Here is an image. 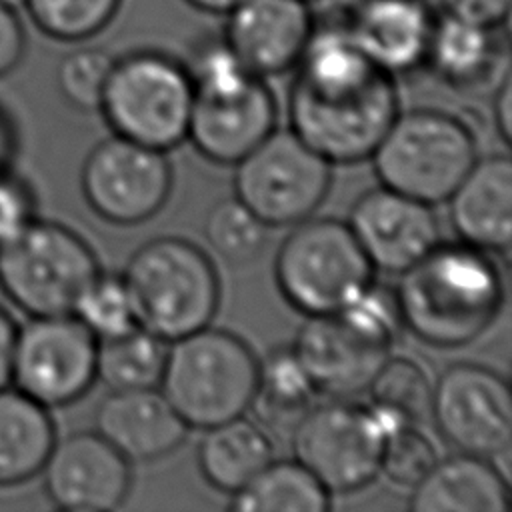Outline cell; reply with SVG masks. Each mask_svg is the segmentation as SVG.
<instances>
[{
  "label": "cell",
  "instance_id": "31",
  "mask_svg": "<svg viewBox=\"0 0 512 512\" xmlns=\"http://www.w3.org/2000/svg\"><path fill=\"white\" fill-rule=\"evenodd\" d=\"M268 228L258 214L234 196L212 206L204 222V236L218 256L232 264H246L264 250Z\"/></svg>",
  "mask_w": 512,
  "mask_h": 512
},
{
  "label": "cell",
  "instance_id": "36",
  "mask_svg": "<svg viewBox=\"0 0 512 512\" xmlns=\"http://www.w3.org/2000/svg\"><path fill=\"white\" fill-rule=\"evenodd\" d=\"M26 52V30L16 6L0 2V78L18 68Z\"/></svg>",
  "mask_w": 512,
  "mask_h": 512
},
{
  "label": "cell",
  "instance_id": "35",
  "mask_svg": "<svg viewBox=\"0 0 512 512\" xmlns=\"http://www.w3.org/2000/svg\"><path fill=\"white\" fill-rule=\"evenodd\" d=\"M36 200L30 184L12 172L0 170V246L10 242L36 218Z\"/></svg>",
  "mask_w": 512,
  "mask_h": 512
},
{
  "label": "cell",
  "instance_id": "21",
  "mask_svg": "<svg viewBox=\"0 0 512 512\" xmlns=\"http://www.w3.org/2000/svg\"><path fill=\"white\" fill-rule=\"evenodd\" d=\"M448 218L456 236L486 252H508L512 234V162L490 154L472 168L448 196Z\"/></svg>",
  "mask_w": 512,
  "mask_h": 512
},
{
  "label": "cell",
  "instance_id": "29",
  "mask_svg": "<svg viewBox=\"0 0 512 512\" xmlns=\"http://www.w3.org/2000/svg\"><path fill=\"white\" fill-rule=\"evenodd\" d=\"M432 388L434 382L422 364L406 356H390L366 390L370 392L368 404L394 422L422 426L430 420Z\"/></svg>",
  "mask_w": 512,
  "mask_h": 512
},
{
  "label": "cell",
  "instance_id": "18",
  "mask_svg": "<svg viewBox=\"0 0 512 512\" xmlns=\"http://www.w3.org/2000/svg\"><path fill=\"white\" fill-rule=\"evenodd\" d=\"M224 16V44L264 78L294 68L316 30L304 0H240Z\"/></svg>",
  "mask_w": 512,
  "mask_h": 512
},
{
  "label": "cell",
  "instance_id": "7",
  "mask_svg": "<svg viewBox=\"0 0 512 512\" xmlns=\"http://www.w3.org/2000/svg\"><path fill=\"white\" fill-rule=\"evenodd\" d=\"M478 158V144L464 118L416 108L398 112L370 154L382 186L442 204Z\"/></svg>",
  "mask_w": 512,
  "mask_h": 512
},
{
  "label": "cell",
  "instance_id": "20",
  "mask_svg": "<svg viewBox=\"0 0 512 512\" xmlns=\"http://www.w3.org/2000/svg\"><path fill=\"white\" fill-rule=\"evenodd\" d=\"M498 28L452 14L434 18L424 64L448 88L464 94L496 90L508 76V48Z\"/></svg>",
  "mask_w": 512,
  "mask_h": 512
},
{
  "label": "cell",
  "instance_id": "13",
  "mask_svg": "<svg viewBox=\"0 0 512 512\" xmlns=\"http://www.w3.org/2000/svg\"><path fill=\"white\" fill-rule=\"evenodd\" d=\"M98 338L74 316H30L18 326L10 384L46 408L80 400L96 382Z\"/></svg>",
  "mask_w": 512,
  "mask_h": 512
},
{
  "label": "cell",
  "instance_id": "41",
  "mask_svg": "<svg viewBox=\"0 0 512 512\" xmlns=\"http://www.w3.org/2000/svg\"><path fill=\"white\" fill-rule=\"evenodd\" d=\"M188 6L206 12V14H216V16H224L228 14L240 0H184Z\"/></svg>",
  "mask_w": 512,
  "mask_h": 512
},
{
  "label": "cell",
  "instance_id": "25",
  "mask_svg": "<svg viewBox=\"0 0 512 512\" xmlns=\"http://www.w3.org/2000/svg\"><path fill=\"white\" fill-rule=\"evenodd\" d=\"M274 460V446L256 420L244 416L204 428L198 466L210 486L234 494Z\"/></svg>",
  "mask_w": 512,
  "mask_h": 512
},
{
  "label": "cell",
  "instance_id": "33",
  "mask_svg": "<svg viewBox=\"0 0 512 512\" xmlns=\"http://www.w3.org/2000/svg\"><path fill=\"white\" fill-rule=\"evenodd\" d=\"M114 64V56L104 48L84 46L68 52L56 70V84L64 100L80 112H94Z\"/></svg>",
  "mask_w": 512,
  "mask_h": 512
},
{
  "label": "cell",
  "instance_id": "26",
  "mask_svg": "<svg viewBox=\"0 0 512 512\" xmlns=\"http://www.w3.org/2000/svg\"><path fill=\"white\" fill-rule=\"evenodd\" d=\"M314 388L292 346L270 350L258 360L256 386L248 410L264 430L292 432L314 404Z\"/></svg>",
  "mask_w": 512,
  "mask_h": 512
},
{
  "label": "cell",
  "instance_id": "17",
  "mask_svg": "<svg viewBox=\"0 0 512 512\" xmlns=\"http://www.w3.org/2000/svg\"><path fill=\"white\" fill-rule=\"evenodd\" d=\"M348 226L374 270L400 274L440 242V222L422 200L380 186L350 208Z\"/></svg>",
  "mask_w": 512,
  "mask_h": 512
},
{
  "label": "cell",
  "instance_id": "4",
  "mask_svg": "<svg viewBox=\"0 0 512 512\" xmlns=\"http://www.w3.org/2000/svg\"><path fill=\"white\" fill-rule=\"evenodd\" d=\"M186 68L192 78L190 142L210 162L236 164L274 130L272 90L222 38L198 46Z\"/></svg>",
  "mask_w": 512,
  "mask_h": 512
},
{
  "label": "cell",
  "instance_id": "15",
  "mask_svg": "<svg viewBox=\"0 0 512 512\" xmlns=\"http://www.w3.org/2000/svg\"><path fill=\"white\" fill-rule=\"evenodd\" d=\"M80 186L88 206L102 220L132 226L152 218L166 204L172 170L162 150L114 134L88 152Z\"/></svg>",
  "mask_w": 512,
  "mask_h": 512
},
{
  "label": "cell",
  "instance_id": "27",
  "mask_svg": "<svg viewBox=\"0 0 512 512\" xmlns=\"http://www.w3.org/2000/svg\"><path fill=\"white\" fill-rule=\"evenodd\" d=\"M330 492L296 458L270 462L232 494L236 512H326Z\"/></svg>",
  "mask_w": 512,
  "mask_h": 512
},
{
  "label": "cell",
  "instance_id": "34",
  "mask_svg": "<svg viewBox=\"0 0 512 512\" xmlns=\"http://www.w3.org/2000/svg\"><path fill=\"white\" fill-rule=\"evenodd\" d=\"M438 454L432 440L414 424H402L388 432L380 472L398 486H416L436 464Z\"/></svg>",
  "mask_w": 512,
  "mask_h": 512
},
{
  "label": "cell",
  "instance_id": "6",
  "mask_svg": "<svg viewBox=\"0 0 512 512\" xmlns=\"http://www.w3.org/2000/svg\"><path fill=\"white\" fill-rule=\"evenodd\" d=\"M256 374L250 346L208 324L172 340L158 386L188 428L204 430L248 412Z\"/></svg>",
  "mask_w": 512,
  "mask_h": 512
},
{
  "label": "cell",
  "instance_id": "43",
  "mask_svg": "<svg viewBox=\"0 0 512 512\" xmlns=\"http://www.w3.org/2000/svg\"><path fill=\"white\" fill-rule=\"evenodd\" d=\"M304 2H308V4H310V2H314V0H304Z\"/></svg>",
  "mask_w": 512,
  "mask_h": 512
},
{
  "label": "cell",
  "instance_id": "39",
  "mask_svg": "<svg viewBox=\"0 0 512 512\" xmlns=\"http://www.w3.org/2000/svg\"><path fill=\"white\" fill-rule=\"evenodd\" d=\"M494 122L500 138L508 144L512 132V90H510V74L496 86L494 90Z\"/></svg>",
  "mask_w": 512,
  "mask_h": 512
},
{
  "label": "cell",
  "instance_id": "40",
  "mask_svg": "<svg viewBox=\"0 0 512 512\" xmlns=\"http://www.w3.org/2000/svg\"><path fill=\"white\" fill-rule=\"evenodd\" d=\"M16 154V128L14 120L6 108L0 104V170L10 168V162Z\"/></svg>",
  "mask_w": 512,
  "mask_h": 512
},
{
  "label": "cell",
  "instance_id": "19",
  "mask_svg": "<svg viewBox=\"0 0 512 512\" xmlns=\"http://www.w3.org/2000/svg\"><path fill=\"white\" fill-rule=\"evenodd\" d=\"M96 432L128 462H150L174 452L188 424L154 386L110 390L96 408Z\"/></svg>",
  "mask_w": 512,
  "mask_h": 512
},
{
  "label": "cell",
  "instance_id": "42",
  "mask_svg": "<svg viewBox=\"0 0 512 512\" xmlns=\"http://www.w3.org/2000/svg\"><path fill=\"white\" fill-rule=\"evenodd\" d=\"M4 4H10V6H22V0H0Z\"/></svg>",
  "mask_w": 512,
  "mask_h": 512
},
{
  "label": "cell",
  "instance_id": "14",
  "mask_svg": "<svg viewBox=\"0 0 512 512\" xmlns=\"http://www.w3.org/2000/svg\"><path fill=\"white\" fill-rule=\"evenodd\" d=\"M430 420L458 452L494 460L510 452L512 394L504 376L476 362H456L432 388Z\"/></svg>",
  "mask_w": 512,
  "mask_h": 512
},
{
  "label": "cell",
  "instance_id": "5",
  "mask_svg": "<svg viewBox=\"0 0 512 512\" xmlns=\"http://www.w3.org/2000/svg\"><path fill=\"white\" fill-rule=\"evenodd\" d=\"M122 278L136 324L166 342L208 326L218 310L216 268L190 240L152 238L130 256Z\"/></svg>",
  "mask_w": 512,
  "mask_h": 512
},
{
  "label": "cell",
  "instance_id": "1",
  "mask_svg": "<svg viewBox=\"0 0 512 512\" xmlns=\"http://www.w3.org/2000/svg\"><path fill=\"white\" fill-rule=\"evenodd\" d=\"M394 78L346 26L314 30L288 90L290 130L330 164L362 162L400 112Z\"/></svg>",
  "mask_w": 512,
  "mask_h": 512
},
{
  "label": "cell",
  "instance_id": "37",
  "mask_svg": "<svg viewBox=\"0 0 512 512\" xmlns=\"http://www.w3.org/2000/svg\"><path fill=\"white\" fill-rule=\"evenodd\" d=\"M440 4L446 14L498 28L506 22L512 0H440Z\"/></svg>",
  "mask_w": 512,
  "mask_h": 512
},
{
  "label": "cell",
  "instance_id": "32",
  "mask_svg": "<svg viewBox=\"0 0 512 512\" xmlns=\"http://www.w3.org/2000/svg\"><path fill=\"white\" fill-rule=\"evenodd\" d=\"M72 314L98 338H114L136 326L122 274L98 272L80 294Z\"/></svg>",
  "mask_w": 512,
  "mask_h": 512
},
{
  "label": "cell",
  "instance_id": "38",
  "mask_svg": "<svg viewBox=\"0 0 512 512\" xmlns=\"http://www.w3.org/2000/svg\"><path fill=\"white\" fill-rule=\"evenodd\" d=\"M18 324L10 316V312L0 304V388L10 384L12 378V356L16 344Z\"/></svg>",
  "mask_w": 512,
  "mask_h": 512
},
{
  "label": "cell",
  "instance_id": "10",
  "mask_svg": "<svg viewBox=\"0 0 512 512\" xmlns=\"http://www.w3.org/2000/svg\"><path fill=\"white\" fill-rule=\"evenodd\" d=\"M98 272L90 244L60 222L34 218L0 246V294L28 316L72 314Z\"/></svg>",
  "mask_w": 512,
  "mask_h": 512
},
{
  "label": "cell",
  "instance_id": "22",
  "mask_svg": "<svg viewBox=\"0 0 512 512\" xmlns=\"http://www.w3.org/2000/svg\"><path fill=\"white\" fill-rule=\"evenodd\" d=\"M434 18L424 0H362L346 28L372 62L398 76L424 64Z\"/></svg>",
  "mask_w": 512,
  "mask_h": 512
},
{
  "label": "cell",
  "instance_id": "16",
  "mask_svg": "<svg viewBox=\"0 0 512 512\" xmlns=\"http://www.w3.org/2000/svg\"><path fill=\"white\" fill-rule=\"evenodd\" d=\"M44 490L66 512H110L130 490V462L96 430L56 438L44 466Z\"/></svg>",
  "mask_w": 512,
  "mask_h": 512
},
{
  "label": "cell",
  "instance_id": "3",
  "mask_svg": "<svg viewBox=\"0 0 512 512\" xmlns=\"http://www.w3.org/2000/svg\"><path fill=\"white\" fill-rule=\"evenodd\" d=\"M400 326L394 288L370 282L352 304L306 316L290 346L318 394L352 398L390 358Z\"/></svg>",
  "mask_w": 512,
  "mask_h": 512
},
{
  "label": "cell",
  "instance_id": "30",
  "mask_svg": "<svg viewBox=\"0 0 512 512\" xmlns=\"http://www.w3.org/2000/svg\"><path fill=\"white\" fill-rule=\"evenodd\" d=\"M32 24L58 42H84L100 34L122 0H22Z\"/></svg>",
  "mask_w": 512,
  "mask_h": 512
},
{
  "label": "cell",
  "instance_id": "11",
  "mask_svg": "<svg viewBox=\"0 0 512 512\" xmlns=\"http://www.w3.org/2000/svg\"><path fill=\"white\" fill-rule=\"evenodd\" d=\"M396 426L372 404L332 398L312 404L290 432L294 458L330 494L368 486L380 474L386 436Z\"/></svg>",
  "mask_w": 512,
  "mask_h": 512
},
{
  "label": "cell",
  "instance_id": "12",
  "mask_svg": "<svg viewBox=\"0 0 512 512\" xmlns=\"http://www.w3.org/2000/svg\"><path fill=\"white\" fill-rule=\"evenodd\" d=\"M330 166L290 128L272 130L236 162L234 192L268 226H294L326 198Z\"/></svg>",
  "mask_w": 512,
  "mask_h": 512
},
{
  "label": "cell",
  "instance_id": "24",
  "mask_svg": "<svg viewBox=\"0 0 512 512\" xmlns=\"http://www.w3.org/2000/svg\"><path fill=\"white\" fill-rule=\"evenodd\" d=\"M54 442L50 408L12 384L0 388V486H16L38 476Z\"/></svg>",
  "mask_w": 512,
  "mask_h": 512
},
{
  "label": "cell",
  "instance_id": "23",
  "mask_svg": "<svg viewBox=\"0 0 512 512\" xmlns=\"http://www.w3.org/2000/svg\"><path fill=\"white\" fill-rule=\"evenodd\" d=\"M510 478L490 458L458 452L436 460L432 470L412 486L414 512H508Z\"/></svg>",
  "mask_w": 512,
  "mask_h": 512
},
{
  "label": "cell",
  "instance_id": "8",
  "mask_svg": "<svg viewBox=\"0 0 512 512\" xmlns=\"http://www.w3.org/2000/svg\"><path fill=\"white\" fill-rule=\"evenodd\" d=\"M372 272L348 222L328 216L294 224L274 258L280 294L304 316L352 304L372 282Z\"/></svg>",
  "mask_w": 512,
  "mask_h": 512
},
{
  "label": "cell",
  "instance_id": "28",
  "mask_svg": "<svg viewBox=\"0 0 512 512\" xmlns=\"http://www.w3.org/2000/svg\"><path fill=\"white\" fill-rule=\"evenodd\" d=\"M166 352V340L136 324L124 334L98 340L96 380L108 390L154 388L160 382Z\"/></svg>",
  "mask_w": 512,
  "mask_h": 512
},
{
  "label": "cell",
  "instance_id": "2",
  "mask_svg": "<svg viewBox=\"0 0 512 512\" xmlns=\"http://www.w3.org/2000/svg\"><path fill=\"white\" fill-rule=\"evenodd\" d=\"M402 326L438 348L470 344L496 320L504 280L490 252L462 240L438 242L400 272L394 288Z\"/></svg>",
  "mask_w": 512,
  "mask_h": 512
},
{
  "label": "cell",
  "instance_id": "9",
  "mask_svg": "<svg viewBox=\"0 0 512 512\" xmlns=\"http://www.w3.org/2000/svg\"><path fill=\"white\" fill-rule=\"evenodd\" d=\"M190 110L186 64L158 50L114 58L98 108L114 134L166 152L188 138Z\"/></svg>",
  "mask_w": 512,
  "mask_h": 512
}]
</instances>
